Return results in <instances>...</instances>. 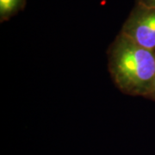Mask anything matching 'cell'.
<instances>
[{
  "label": "cell",
  "mask_w": 155,
  "mask_h": 155,
  "mask_svg": "<svg viewBox=\"0 0 155 155\" xmlns=\"http://www.w3.org/2000/svg\"><path fill=\"white\" fill-rule=\"evenodd\" d=\"M146 97H147V98H150V99L155 100V78L152 84V86H151V88H150L148 93L146 96Z\"/></svg>",
  "instance_id": "5b68a950"
},
{
  "label": "cell",
  "mask_w": 155,
  "mask_h": 155,
  "mask_svg": "<svg viewBox=\"0 0 155 155\" xmlns=\"http://www.w3.org/2000/svg\"><path fill=\"white\" fill-rule=\"evenodd\" d=\"M134 5L155 9V0H135Z\"/></svg>",
  "instance_id": "277c9868"
},
{
  "label": "cell",
  "mask_w": 155,
  "mask_h": 155,
  "mask_svg": "<svg viewBox=\"0 0 155 155\" xmlns=\"http://www.w3.org/2000/svg\"><path fill=\"white\" fill-rule=\"evenodd\" d=\"M108 70L116 88L132 97L147 95L155 78V52L134 42L122 32L107 51Z\"/></svg>",
  "instance_id": "6da1fadb"
},
{
  "label": "cell",
  "mask_w": 155,
  "mask_h": 155,
  "mask_svg": "<svg viewBox=\"0 0 155 155\" xmlns=\"http://www.w3.org/2000/svg\"><path fill=\"white\" fill-rule=\"evenodd\" d=\"M26 0H0V21H8L25 7Z\"/></svg>",
  "instance_id": "3957f363"
},
{
  "label": "cell",
  "mask_w": 155,
  "mask_h": 155,
  "mask_svg": "<svg viewBox=\"0 0 155 155\" xmlns=\"http://www.w3.org/2000/svg\"><path fill=\"white\" fill-rule=\"evenodd\" d=\"M120 32L140 46L155 52V9L134 5Z\"/></svg>",
  "instance_id": "7a4b0ae2"
}]
</instances>
